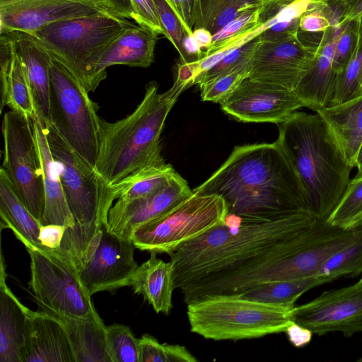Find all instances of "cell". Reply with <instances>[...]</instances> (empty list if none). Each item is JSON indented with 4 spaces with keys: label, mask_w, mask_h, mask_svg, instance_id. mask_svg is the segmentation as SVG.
<instances>
[{
    "label": "cell",
    "mask_w": 362,
    "mask_h": 362,
    "mask_svg": "<svg viewBox=\"0 0 362 362\" xmlns=\"http://www.w3.org/2000/svg\"><path fill=\"white\" fill-rule=\"evenodd\" d=\"M139 339V362H197V359L178 344H160L145 334Z\"/></svg>",
    "instance_id": "obj_35"
},
{
    "label": "cell",
    "mask_w": 362,
    "mask_h": 362,
    "mask_svg": "<svg viewBox=\"0 0 362 362\" xmlns=\"http://www.w3.org/2000/svg\"><path fill=\"white\" fill-rule=\"evenodd\" d=\"M119 16L134 20V13L130 0H109Z\"/></svg>",
    "instance_id": "obj_48"
},
{
    "label": "cell",
    "mask_w": 362,
    "mask_h": 362,
    "mask_svg": "<svg viewBox=\"0 0 362 362\" xmlns=\"http://www.w3.org/2000/svg\"><path fill=\"white\" fill-rule=\"evenodd\" d=\"M192 191L168 211L134 231L132 240L136 249L169 255L182 244L225 223L228 211L222 197Z\"/></svg>",
    "instance_id": "obj_9"
},
{
    "label": "cell",
    "mask_w": 362,
    "mask_h": 362,
    "mask_svg": "<svg viewBox=\"0 0 362 362\" xmlns=\"http://www.w3.org/2000/svg\"><path fill=\"white\" fill-rule=\"evenodd\" d=\"M362 93V16L352 57L343 72L336 76L328 106L338 105Z\"/></svg>",
    "instance_id": "obj_31"
},
{
    "label": "cell",
    "mask_w": 362,
    "mask_h": 362,
    "mask_svg": "<svg viewBox=\"0 0 362 362\" xmlns=\"http://www.w3.org/2000/svg\"><path fill=\"white\" fill-rule=\"evenodd\" d=\"M317 221L314 214L303 211L236 228L224 223L214 226L169 254L175 268V287L239 266Z\"/></svg>",
    "instance_id": "obj_2"
},
{
    "label": "cell",
    "mask_w": 362,
    "mask_h": 362,
    "mask_svg": "<svg viewBox=\"0 0 362 362\" xmlns=\"http://www.w3.org/2000/svg\"><path fill=\"white\" fill-rule=\"evenodd\" d=\"M257 1L260 6H265L268 4L281 1H284V0H257Z\"/></svg>",
    "instance_id": "obj_51"
},
{
    "label": "cell",
    "mask_w": 362,
    "mask_h": 362,
    "mask_svg": "<svg viewBox=\"0 0 362 362\" xmlns=\"http://www.w3.org/2000/svg\"><path fill=\"white\" fill-rule=\"evenodd\" d=\"M8 33L25 66L31 88L35 111L43 119L49 120V71L53 59L28 33Z\"/></svg>",
    "instance_id": "obj_21"
},
{
    "label": "cell",
    "mask_w": 362,
    "mask_h": 362,
    "mask_svg": "<svg viewBox=\"0 0 362 362\" xmlns=\"http://www.w3.org/2000/svg\"><path fill=\"white\" fill-rule=\"evenodd\" d=\"M261 42L259 36L244 46L230 52L220 62L199 77L195 84H201L235 68L251 64Z\"/></svg>",
    "instance_id": "obj_38"
},
{
    "label": "cell",
    "mask_w": 362,
    "mask_h": 362,
    "mask_svg": "<svg viewBox=\"0 0 362 362\" xmlns=\"http://www.w3.org/2000/svg\"><path fill=\"white\" fill-rule=\"evenodd\" d=\"M360 226H362V215L354 223L353 228L358 227Z\"/></svg>",
    "instance_id": "obj_52"
},
{
    "label": "cell",
    "mask_w": 362,
    "mask_h": 362,
    "mask_svg": "<svg viewBox=\"0 0 362 362\" xmlns=\"http://www.w3.org/2000/svg\"><path fill=\"white\" fill-rule=\"evenodd\" d=\"M317 47L305 44L298 33L274 41L261 40L248 76L294 90L310 69Z\"/></svg>",
    "instance_id": "obj_15"
},
{
    "label": "cell",
    "mask_w": 362,
    "mask_h": 362,
    "mask_svg": "<svg viewBox=\"0 0 362 362\" xmlns=\"http://www.w3.org/2000/svg\"><path fill=\"white\" fill-rule=\"evenodd\" d=\"M49 76L48 122L95 168L101 125L98 105L90 99L81 83L55 60L50 67Z\"/></svg>",
    "instance_id": "obj_8"
},
{
    "label": "cell",
    "mask_w": 362,
    "mask_h": 362,
    "mask_svg": "<svg viewBox=\"0 0 362 362\" xmlns=\"http://www.w3.org/2000/svg\"><path fill=\"white\" fill-rule=\"evenodd\" d=\"M344 25L330 28L323 33L310 69L294 89L303 107L317 112L328 106L336 78L334 50Z\"/></svg>",
    "instance_id": "obj_20"
},
{
    "label": "cell",
    "mask_w": 362,
    "mask_h": 362,
    "mask_svg": "<svg viewBox=\"0 0 362 362\" xmlns=\"http://www.w3.org/2000/svg\"><path fill=\"white\" fill-rule=\"evenodd\" d=\"M1 257L0 280V362H23V348L29 308L23 305L6 284Z\"/></svg>",
    "instance_id": "obj_24"
},
{
    "label": "cell",
    "mask_w": 362,
    "mask_h": 362,
    "mask_svg": "<svg viewBox=\"0 0 362 362\" xmlns=\"http://www.w3.org/2000/svg\"><path fill=\"white\" fill-rule=\"evenodd\" d=\"M42 170L44 209L40 218L42 226L57 224L72 228L75 218L67 203L59 171L50 151L44 119L37 113L30 117Z\"/></svg>",
    "instance_id": "obj_19"
},
{
    "label": "cell",
    "mask_w": 362,
    "mask_h": 362,
    "mask_svg": "<svg viewBox=\"0 0 362 362\" xmlns=\"http://www.w3.org/2000/svg\"><path fill=\"white\" fill-rule=\"evenodd\" d=\"M359 361H362V358L358 360Z\"/></svg>",
    "instance_id": "obj_55"
},
{
    "label": "cell",
    "mask_w": 362,
    "mask_h": 362,
    "mask_svg": "<svg viewBox=\"0 0 362 362\" xmlns=\"http://www.w3.org/2000/svg\"><path fill=\"white\" fill-rule=\"evenodd\" d=\"M51 315L63 325L76 362H111L106 342V327L99 315L90 317Z\"/></svg>",
    "instance_id": "obj_26"
},
{
    "label": "cell",
    "mask_w": 362,
    "mask_h": 362,
    "mask_svg": "<svg viewBox=\"0 0 362 362\" xmlns=\"http://www.w3.org/2000/svg\"><path fill=\"white\" fill-rule=\"evenodd\" d=\"M23 362H76L66 330L55 317L28 310Z\"/></svg>",
    "instance_id": "obj_18"
},
{
    "label": "cell",
    "mask_w": 362,
    "mask_h": 362,
    "mask_svg": "<svg viewBox=\"0 0 362 362\" xmlns=\"http://www.w3.org/2000/svg\"><path fill=\"white\" fill-rule=\"evenodd\" d=\"M316 112L327 124L349 163L355 168L362 143V93Z\"/></svg>",
    "instance_id": "obj_25"
},
{
    "label": "cell",
    "mask_w": 362,
    "mask_h": 362,
    "mask_svg": "<svg viewBox=\"0 0 362 362\" xmlns=\"http://www.w3.org/2000/svg\"><path fill=\"white\" fill-rule=\"evenodd\" d=\"M101 14L118 15L109 0H0V33Z\"/></svg>",
    "instance_id": "obj_14"
},
{
    "label": "cell",
    "mask_w": 362,
    "mask_h": 362,
    "mask_svg": "<svg viewBox=\"0 0 362 362\" xmlns=\"http://www.w3.org/2000/svg\"><path fill=\"white\" fill-rule=\"evenodd\" d=\"M132 240L111 232L106 223L67 227L59 248L88 293H114L129 286L138 267Z\"/></svg>",
    "instance_id": "obj_6"
},
{
    "label": "cell",
    "mask_w": 362,
    "mask_h": 362,
    "mask_svg": "<svg viewBox=\"0 0 362 362\" xmlns=\"http://www.w3.org/2000/svg\"><path fill=\"white\" fill-rule=\"evenodd\" d=\"M186 87L177 81L164 93L150 81L141 103L115 122L101 119L95 170L108 185H115L145 165L165 162L160 136L170 111Z\"/></svg>",
    "instance_id": "obj_4"
},
{
    "label": "cell",
    "mask_w": 362,
    "mask_h": 362,
    "mask_svg": "<svg viewBox=\"0 0 362 362\" xmlns=\"http://www.w3.org/2000/svg\"><path fill=\"white\" fill-rule=\"evenodd\" d=\"M278 127L276 141L301 180L310 211L326 221L346 189L353 167L317 113L297 110Z\"/></svg>",
    "instance_id": "obj_3"
},
{
    "label": "cell",
    "mask_w": 362,
    "mask_h": 362,
    "mask_svg": "<svg viewBox=\"0 0 362 362\" xmlns=\"http://www.w3.org/2000/svg\"><path fill=\"white\" fill-rule=\"evenodd\" d=\"M1 228L11 229L26 249H42L38 235L41 223L18 196L5 170L0 169Z\"/></svg>",
    "instance_id": "obj_27"
},
{
    "label": "cell",
    "mask_w": 362,
    "mask_h": 362,
    "mask_svg": "<svg viewBox=\"0 0 362 362\" xmlns=\"http://www.w3.org/2000/svg\"><path fill=\"white\" fill-rule=\"evenodd\" d=\"M106 342L111 362H139V339L128 326H107Z\"/></svg>",
    "instance_id": "obj_34"
},
{
    "label": "cell",
    "mask_w": 362,
    "mask_h": 362,
    "mask_svg": "<svg viewBox=\"0 0 362 362\" xmlns=\"http://www.w3.org/2000/svg\"><path fill=\"white\" fill-rule=\"evenodd\" d=\"M181 22L186 35H193L197 0H165Z\"/></svg>",
    "instance_id": "obj_43"
},
{
    "label": "cell",
    "mask_w": 362,
    "mask_h": 362,
    "mask_svg": "<svg viewBox=\"0 0 362 362\" xmlns=\"http://www.w3.org/2000/svg\"><path fill=\"white\" fill-rule=\"evenodd\" d=\"M355 177H362V174L361 175H356Z\"/></svg>",
    "instance_id": "obj_54"
},
{
    "label": "cell",
    "mask_w": 362,
    "mask_h": 362,
    "mask_svg": "<svg viewBox=\"0 0 362 362\" xmlns=\"http://www.w3.org/2000/svg\"><path fill=\"white\" fill-rule=\"evenodd\" d=\"M220 105L226 114L237 121L277 124L303 107L293 90L249 76Z\"/></svg>",
    "instance_id": "obj_16"
},
{
    "label": "cell",
    "mask_w": 362,
    "mask_h": 362,
    "mask_svg": "<svg viewBox=\"0 0 362 362\" xmlns=\"http://www.w3.org/2000/svg\"><path fill=\"white\" fill-rule=\"evenodd\" d=\"M194 190L222 197L228 214L240 217L243 223L312 212L301 180L276 141L235 146L219 168Z\"/></svg>",
    "instance_id": "obj_1"
},
{
    "label": "cell",
    "mask_w": 362,
    "mask_h": 362,
    "mask_svg": "<svg viewBox=\"0 0 362 362\" xmlns=\"http://www.w3.org/2000/svg\"><path fill=\"white\" fill-rule=\"evenodd\" d=\"M158 34L151 30L134 25L118 37L106 51L97 67V75L102 82L107 76V67L127 65L147 68L154 60Z\"/></svg>",
    "instance_id": "obj_23"
},
{
    "label": "cell",
    "mask_w": 362,
    "mask_h": 362,
    "mask_svg": "<svg viewBox=\"0 0 362 362\" xmlns=\"http://www.w3.org/2000/svg\"><path fill=\"white\" fill-rule=\"evenodd\" d=\"M311 1L317 4H325L329 0H310Z\"/></svg>",
    "instance_id": "obj_53"
},
{
    "label": "cell",
    "mask_w": 362,
    "mask_h": 362,
    "mask_svg": "<svg viewBox=\"0 0 362 362\" xmlns=\"http://www.w3.org/2000/svg\"><path fill=\"white\" fill-rule=\"evenodd\" d=\"M359 20L346 23L338 38L333 58L336 76L344 71L352 57L358 37Z\"/></svg>",
    "instance_id": "obj_40"
},
{
    "label": "cell",
    "mask_w": 362,
    "mask_h": 362,
    "mask_svg": "<svg viewBox=\"0 0 362 362\" xmlns=\"http://www.w3.org/2000/svg\"><path fill=\"white\" fill-rule=\"evenodd\" d=\"M50 151L56 161L64 192L76 223H107V214L115 200L112 186L106 184L87 163L44 119Z\"/></svg>",
    "instance_id": "obj_10"
},
{
    "label": "cell",
    "mask_w": 362,
    "mask_h": 362,
    "mask_svg": "<svg viewBox=\"0 0 362 362\" xmlns=\"http://www.w3.org/2000/svg\"><path fill=\"white\" fill-rule=\"evenodd\" d=\"M361 215L362 177H354L327 221L336 226L351 228Z\"/></svg>",
    "instance_id": "obj_33"
},
{
    "label": "cell",
    "mask_w": 362,
    "mask_h": 362,
    "mask_svg": "<svg viewBox=\"0 0 362 362\" xmlns=\"http://www.w3.org/2000/svg\"><path fill=\"white\" fill-rule=\"evenodd\" d=\"M341 8V25L358 20L362 16V0H334Z\"/></svg>",
    "instance_id": "obj_46"
},
{
    "label": "cell",
    "mask_w": 362,
    "mask_h": 362,
    "mask_svg": "<svg viewBox=\"0 0 362 362\" xmlns=\"http://www.w3.org/2000/svg\"><path fill=\"white\" fill-rule=\"evenodd\" d=\"M0 79L1 112L8 106L11 110L30 119L36 113L33 93L24 64L14 42L11 64L8 68L0 69Z\"/></svg>",
    "instance_id": "obj_28"
},
{
    "label": "cell",
    "mask_w": 362,
    "mask_h": 362,
    "mask_svg": "<svg viewBox=\"0 0 362 362\" xmlns=\"http://www.w3.org/2000/svg\"><path fill=\"white\" fill-rule=\"evenodd\" d=\"M177 173L165 163L145 165L135 170L119 182L111 185L115 204L123 205L146 197L164 186Z\"/></svg>",
    "instance_id": "obj_29"
},
{
    "label": "cell",
    "mask_w": 362,
    "mask_h": 362,
    "mask_svg": "<svg viewBox=\"0 0 362 362\" xmlns=\"http://www.w3.org/2000/svg\"><path fill=\"white\" fill-rule=\"evenodd\" d=\"M139 25L165 35L154 0H130Z\"/></svg>",
    "instance_id": "obj_41"
},
{
    "label": "cell",
    "mask_w": 362,
    "mask_h": 362,
    "mask_svg": "<svg viewBox=\"0 0 362 362\" xmlns=\"http://www.w3.org/2000/svg\"><path fill=\"white\" fill-rule=\"evenodd\" d=\"M355 168H357L358 172L356 175L362 174V143L360 146L359 150L357 153Z\"/></svg>",
    "instance_id": "obj_50"
},
{
    "label": "cell",
    "mask_w": 362,
    "mask_h": 362,
    "mask_svg": "<svg viewBox=\"0 0 362 362\" xmlns=\"http://www.w3.org/2000/svg\"><path fill=\"white\" fill-rule=\"evenodd\" d=\"M334 281L323 276L264 284L249 289L239 296L257 302L293 308L298 298L308 290Z\"/></svg>",
    "instance_id": "obj_30"
},
{
    "label": "cell",
    "mask_w": 362,
    "mask_h": 362,
    "mask_svg": "<svg viewBox=\"0 0 362 362\" xmlns=\"http://www.w3.org/2000/svg\"><path fill=\"white\" fill-rule=\"evenodd\" d=\"M67 227L57 224L41 225L38 235L40 244L50 250L60 247Z\"/></svg>",
    "instance_id": "obj_44"
},
{
    "label": "cell",
    "mask_w": 362,
    "mask_h": 362,
    "mask_svg": "<svg viewBox=\"0 0 362 362\" xmlns=\"http://www.w3.org/2000/svg\"><path fill=\"white\" fill-rule=\"evenodd\" d=\"M193 35L202 48L207 49L213 42V34L204 28H196Z\"/></svg>",
    "instance_id": "obj_49"
},
{
    "label": "cell",
    "mask_w": 362,
    "mask_h": 362,
    "mask_svg": "<svg viewBox=\"0 0 362 362\" xmlns=\"http://www.w3.org/2000/svg\"><path fill=\"white\" fill-rule=\"evenodd\" d=\"M186 180L177 173L155 192L123 205L113 204L107 219L108 229L132 240L134 231L162 216L192 194Z\"/></svg>",
    "instance_id": "obj_17"
},
{
    "label": "cell",
    "mask_w": 362,
    "mask_h": 362,
    "mask_svg": "<svg viewBox=\"0 0 362 362\" xmlns=\"http://www.w3.org/2000/svg\"><path fill=\"white\" fill-rule=\"evenodd\" d=\"M165 37L177 50L182 62H186L182 47V41L186 33L184 28L165 0H154Z\"/></svg>",
    "instance_id": "obj_39"
},
{
    "label": "cell",
    "mask_w": 362,
    "mask_h": 362,
    "mask_svg": "<svg viewBox=\"0 0 362 362\" xmlns=\"http://www.w3.org/2000/svg\"><path fill=\"white\" fill-rule=\"evenodd\" d=\"M362 273V238L336 252L321 266L317 276L333 280L344 275L358 276Z\"/></svg>",
    "instance_id": "obj_32"
},
{
    "label": "cell",
    "mask_w": 362,
    "mask_h": 362,
    "mask_svg": "<svg viewBox=\"0 0 362 362\" xmlns=\"http://www.w3.org/2000/svg\"><path fill=\"white\" fill-rule=\"evenodd\" d=\"M26 250L30 287L42 311L73 317L99 315L76 269L63 255L45 247Z\"/></svg>",
    "instance_id": "obj_11"
},
{
    "label": "cell",
    "mask_w": 362,
    "mask_h": 362,
    "mask_svg": "<svg viewBox=\"0 0 362 362\" xmlns=\"http://www.w3.org/2000/svg\"><path fill=\"white\" fill-rule=\"evenodd\" d=\"M291 320L324 335L339 332L346 337L362 332V278L346 287L326 291L305 304L294 306Z\"/></svg>",
    "instance_id": "obj_13"
},
{
    "label": "cell",
    "mask_w": 362,
    "mask_h": 362,
    "mask_svg": "<svg viewBox=\"0 0 362 362\" xmlns=\"http://www.w3.org/2000/svg\"><path fill=\"white\" fill-rule=\"evenodd\" d=\"M292 308L239 296L218 295L187 304L190 331L207 339L240 340L285 332Z\"/></svg>",
    "instance_id": "obj_7"
},
{
    "label": "cell",
    "mask_w": 362,
    "mask_h": 362,
    "mask_svg": "<svg viewBox=\"0 0 362 362\" xmlns=\"http://www.w3.org/2000/svg\"><path fill=\"white\" fill-rule=\"evenodd\" d=\"M250 64L235 68L199 85L201 98L219 105L249 76Z\"/></svg>",
    "instance_id": "obj_36"
},
{
    "label": "cell",
    "mask_w": 362,
    "mask_h": 362,
    "mask_svg": "<svg viewBox=\"0 0 362 362\" xmlns=\"http://www.w3.org/2000/svg\"><path fill=\"white\" fill-rule=\"evenodd\" d=\"M134 25L120 16L101 14L51 23L28 34L90 93L101 82L97 75L100 59Z\"/></svg>",
    "instance_id": "obj_5"
},
{
    "label": "cell",
    "mask_w": 362,
    "mask_h": 362,
    "mask_svg": "<svg viewBox=\"0 0 362 362\" xmlns=\"http://www.w3.org/2000/svg\"><path fill=\"white\" fill-rule=\"evenodd\" d=\"M152 252L148 260L138 266L130 279L129 286L143 296L157 313L165 315L173 308L175 268L170 261L164 262Z\"/></svg>",
    "instance_id": "obj_22"
},
{
    "label": "cell",
    "mask_w": 362,
    "mask_h": 362,
    "mask_svg": "<svg viewBox=\"0 0 362 362\" xmlns=\"http://www.w3.org/2000/svg\"><path fill=\"white\" fill-rule=\"evenodd\" d=\"M289 341L296 347H303L312 339L313 332L296 322H292L285 332Z\"/></svg>",
    "instance_id": "obj_45"
},
{
    "label": "cell",
    "mask_w": 362,
    "mask_h": 362,
    "mask_svg": "<svg viewBox=\"0 0 362 362\" xmlns=\"http://www.w3.org/2000/svg\"><path fill=\"white\" fill-rule=\"evenodd\" d=\"M324 4L305 13L300 19L299 30L316 33H325L331 28L324 11Z\"/></svg>",
    "instance_id": "obj_42"
},
{
    "label": "cell",
    "mask_w": 362,
    "mask_h": 362,
    "mask_svg": "<svg viewBox=\"0 0 362 362\" xmlns=\"http://www.w3.org/2000/svg\"><path fill=\"white\" fill-rule=\"evenodd\" d=\"M182 47L184 54H185L187 56L196 55L197 60L200 59L203 57V52H202V47H200L197 40L195 39L194 35H185L182 41Z\"/></svg>",
    "instance_id": "obj_47"
},
{
    "label": "cell",
    "mask_w": 362,
    "mask_h": 362,
    "mask_svg": "<svg viewBox=\"0 0 362 362\" xmlns=\"http://www.w3.org/2000/svg\"><path fill=\"white\" fill-rule=\"evenodd\" d=\"M3 168L30 212L40 221L44 209L42 170L31 120L9 110L1 126Z\"/></svg>",
    "instance_id": "obj_12"
},
{
    "label": "cell",
    "mask_w": 362,
    "mask_h": 362,
    "mask_svg": "<svg viewBox=\"0 0 362 362\" xmlns=\"http://www.w3.org/2000/svg\"><path fill=\"white\" fill-rule=\"evenodd\" d=\"M262 7L259 6L233 20L213 35V42L209 48L203 52L205 57L221 45L234 40L254 28L259 22Z\"/></svg>",
    "instance_id": "obj_37"
}]
</instances>
